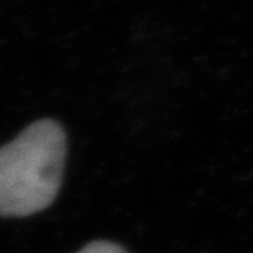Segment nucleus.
<instances>
[{
    "label": "nucleus",
    "mask_w": 253,
    "mask_h": 253,
    "mask_svg": "<svg viewBox=\"0 0 253 253\" xmlns=\"http://www.w3.org/2000/svg\"><path fill=\"white\" fill-rule=\"evenodd\" d=\"M67 135L53 120H39L0 148V216L23 218L58 195Z\"/></svg>",
    "instance_id": "f257e3e1"
},
{
    "label": "nucleus",
    "mask_w": 253,
    "mask_h": 253,
    "mask_svg": "<svg viewBox=\"0 0 253 253\" xmlns=\"http://www.w3.org/2000/svg\"><path fill=\"white\" fill-rule=\"evenodd\" d=\"M78 253H126L116 243H109V241H93L90 245H86L83 250H79Z\"/></svg>",
    "instance_id": "f03ea898"
}]
</instances>
